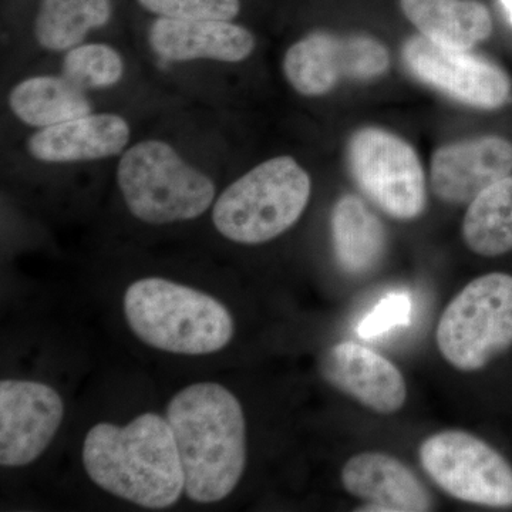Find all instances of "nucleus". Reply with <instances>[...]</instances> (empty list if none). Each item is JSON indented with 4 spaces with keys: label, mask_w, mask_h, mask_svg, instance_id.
<instances>
[{
    "label": "nucleus",
    "mask_w": 512,
    "mask_h": 512,
    "mask_svg": "<svg viewBox=\"0 0 512 512\" xmlns=\"http://www.w3.org/2000/svg\"><path fill=\"white\" fill-rule=\"evenodd\" d=\"M151 49L170 62L207 59L239 63L255 49V37L231 20L158 18L151 25Z\"/></svg>",
    "instance_id": "nucleus-15"
},
{
    "label": "nucleus",
    "mask_w": 512,
    "mask_h": 512,
    "mask_svg": "<svg viewBox=\"0 0 512 512\" xmlns=\"http://www.w3.org/2000/svg\"><path fill=\"white\" fill-rule=\"evenodd\" d=\"M123 74V57L104 43L73 47L63 60V76L83 90L109 89L123 79Z\"/></svg>",
    "instance_id": "nucleus-22"
},
{
    "label": "nucleus",
    "mask_w": 512,
    "mask_h": 512,
    "mask_svg": "<svg viewBox=\"0 0 512 512\" xmlns=\"http://www.w3.org/2000/svg\"><path fill=\"white\" fill-rule=\"evenodd\" d=\"M463 238L474 254L488 258L512 251V177L491 185L470 202Z\"/></svg>",
    "instance_id": "nucleus-21"
},
{
    "label": "nucleus",
    "mask_w": 512,
    "mask_h": 512,
    "mask_svg": "<svg viewBox=\"0 0 512 512\" xmlns=\"http://www.w3.org/2000/svg\"><path fill=\"white\" fill-rule=\"evenodd\" d=\"M342 484L353 497L365 501L357 511L426 512L433 498L406 464L389 454L360 453L342 470Z\"/></svg>",
    "instance_id": "nucleus-14"
},
{
    "label": "nucleus",
    "mask_w": 512,
    "mask_h": 512,
    "mask_svg": "<svg viewBox=\"0 0 512 512\" xmlns=\"http://www.w3.org/2000/svg\"><path fill=\"white\" fill-rule=\"evenodd\" d=\"M329 384L379 414L399 412L407 400L406 380L386 357L356 342H340L322 360Z\"/></svg>",
    "instance_id": "nucleus-13"
},
{
    "label": "nucleus",
    "mask_w": 512,
    "mask_h": 512,
    "mask_svg": "<svg viewBox=\"0 0 512 512\" xmlns=\"http://www.w3.org/2000/svg\"><path fill=\"white\" fill-rule=\"evenodd\" d=\"M421 36L447 49L470 50L493 32V19L477 0H400Z\"/></svg>",
    "instance_id": "nucleus-17"
},
{
    "label": "nucleus",
    "mask_w": 512,
    "mask_h": 512,
    "mask_svg": "<svg viewBox=\"0 0 512 512\" xmlns=\"http://www.w3.org/2000/svg\"><path fill=\"white\" fill-rule=\"evenodd\" d=\"M336 259L348 274L365 275L382 262L386 231L382 221L355 195H345L332 211Z\"/></svg>",
    "instance_id": "nucleus-18"
},
{
    "label": "nucleus",
    "mask_w": 512,
    "mask_h": 512,
    "mask_svg": "<svg viewBox=\"0 0 512 512\" xmlns=\"http://www.w3.org/2000/svg\"><path fill=\"white\" fill-rule=\"evenodd\" d=\"M503 3L505 12H507L508 18H510L512 23V0H501Z\"/></svg>",
    "instance_id": "nucleus-25"
},
{
    "label": "nucleus",
    "mask_w": 512,
    "mask_h": 512,
    "mask_svg": "<svg viewBox=\"0 0 512 512\" xmlns=\"http://www.w3.org/2000/svg\"><path fill=\"white\" fill-rule=\"evenodd\" d=\"M64 404L47 384L0 383V464L23 467L45 453L62 424Z\"/></svg>",
    "instance_id": "nucleus-11"
},
{
    "label": "nucleus",
    "mask_w": 512,
    "mask_h": 512,
    "mask_svg": "<svg viewBox=\"0 0 512 512\" xmlns=\"http://www.w3.org/2000/svg\"><path fill=\"white\" fill-rule=\"evenodd\" d=\"M512 144L487 136L440 147L431 158V190L448 204H470L491 185L510 177Z\"/></svg>",
    "instance_id": "nucleus-12"
},
{
    "label": "nucleus",
    "mask_w": 512,
    "mask_h": 512,
    "mask_svg": "<svg viewBox=\"0 0 512 512\" xmlns=\"http://www.w3.org/2000/svg\"><path fill=\"white\" fill-rule=\"evenodd\" d=\"M348 158L357 187L387 215L409 221L426 210L423 167L403 138L380 128H363L350 138Z\"/></svg>",
    "instance_id": "nucleus-7"
},
{
    "label": "nucleus",
    "mask_w": 512,
    "mask_h": 512,
    "mask_svg": "<svg viewBox=\"0 0 512 512\" xmlns=\"http://www.w3.org/2000/svg\"><path fill=\"white\" fill-rule=\"evenodd\" d=\"M311 192V177L295 158L275 157L256 165L222 192L212 221L229 241L264 244L298 222Z\"/></svg>",
    "instance_id": "nucleus-4"
},
{
    "label": "nucleus",
    "mask_w": 512,
    "mask_h": 512,
    "mask_svg": "<svg viewBox=\"0 0 512 512\" xmlns=\"http://www.w3.org/2000/svg\"><path fill=\"white\" fill-rule=\"evenodd\" d=\"M412 308L409 293L390 292L362 319L357 333L362 339L372 340L399 326L409 325Z\"/></svg>",
    "instance_id": "nucleus-24"
},
{
    "label": "nucleus",
    "mask_w": 512,
    "mask_h": 512,
    "mask_svg": "<svg viewBox=\"0 0 512 512\" xmlns=\"http://www.w3.org/2000/svg\"><path fill=\"white\" fill-rule=\"evenodd\" d=\"M9 107L20 121L37 128L56 126L93 111L84 90L64 76L23 80L10 92Z\"/></svg>",
    "instance_id": "nucleus-19"
},
{
    "label": "nucleus",
    "mask_w": 512,
    "mask_h": 512,
    "mask_svg": "<svg viewBox=\"0 0 512 512\" xmlns=\"http://www.w3.org/2000/svg\"><path fill=\"white\" fill-rule=\"evenodd\" d=\"M83 466L107 493L151 510L180 500L185 477L167 419L144 413L127 426L99 423L87 433Z\"/></svg>",
    "instance_id": "nucleus-2"
},
{
    "label": "nucleus",
    "mask_w": 512,
    "mask_h": 512,
    "mask_svg": "<svg viewBox=\"0 0 512 512\" xmlns=\"http://www.w3.org/2000/svg\"><path fill=\"white\" fill-rule=\"evenodd\" d=\"M437 346L461 372H477L512 346V276L474 279L441 315Z\"/></svg>",
    "instance_id": "nucleus-6"
},
{
    "label": "nucleus",
    "mask_w": 512,
    "mask_h": 512,
    "mask_svg": "<svg viewBox=\"0 0 512 512\" xmlns=\"http://www.w3.org/2000/svg\"><path fill=\"white\" fill-rule=\"evenodd\" d=\"M390 67L386 46L363 35L312 33L289 47L284 59L288 82L302 96L329 93L340 80H372Z\"/></svg>",
    "instance_id": "nucleus-9"
},
{
    "label": "nucleus",
    "mask_w": 512,
    "mask_h": 512,
    "mask_svg": "<svg viewBox=\"0 0 512 512\" xmlns=\"http://www.w3.org/2000/svg\"><path fill=\"white\" fill-rule=\"evenodd\" d=\"M123 305L137 338L164 352L210 355L224 349L234 336V320L220 301L167 279L134 282Z\"/></svg>",
    "instance_id": "nucleus-3"
},
{
    "label": "nucleus",
    "mask_w": 512,
    "mask_h": 512,
    "mask_svg": "<svg viewBox=\"0 0 512 512\" xmlns=\"http://www.w3.org/2000/svg\"><path fill=\"white\" fill-rule=\"evenodd\" d=\"M403 59L421 82L468 106L494 110L510 101V77L466 50L447 49L420 36L404 45Z\"/></svg>",
    "instance_id": "nucleus-10"
},
{
    "label": "nucleus",
    "mask_w": 512,
    "mask_h": 512,
    "mask_svg": "<svg viewBox=\"0 0 512 512\" xmlns=\"http://www.w3.org/2000/svg\"><path fill=\"white\" fill-rule=\"evenodd\" d=\"M420 463L444 493L464 503L512 507V466L467 431L446 430L421 443Z\"/></svg>",
    "instance_id": "nucleus-8"
},
{
    "label": "nucleus",
    "mask_w": 512,
    "mask_h": 512,
    "mask_svg": "<svg viewBox=\"0 0 512 512\" xmlns=\"http://www.w3.org/2000/svg\"><path fill=\"white\" fill-rule=\"evenodd\" d=\"M117 183L128 211L153 225L195 220L215 198L211 178L160 140L128 148L117 167Z\"/></svg>",
    "instance_id": "nucleus-5"
},
{
    "label": "nucleus",
    "mask_w": 512,
    "mask_h": 512,
    "mask_svg": "<svg viewBox=\"0 0 512 512\" xmlns=\"http://www.w3.org/2000/svg\"><path fill=\"white\" fill-rule=\"evenodd\" d=\"M160 18L183 20H232L241 10L239 0H138Z\"/></svg>",
    "instance_id": "nucleus-23"
},
{
    "label": "nucleus",
    "mask_w": 512,
    "mask_h": 512,
    "mask_svg": "<svg viewBox=\"0 0 512 512\" xmlns=\"http://www.w3.org/2000/svg\"><path fill=\"white\" fill-rule=\"evenodd\" d=\"M111 18L110 0H40L35 35L50 52H66Z\"/></svg>",
    "instance_id": "nucleus-20"
},
{
    "label": "nucleus",
    "mask_w": 512,
    "mask_h": 512,
    "mask_svg": "<svg viewBox=\"0 0 512 512\" xmlns=\"http://www.w3.org/2000/svg\"><path fill=\"white\" fill-rule=\"evenodd\" d=\"M130 141V126L119 114H86L40 128L28 138L30 156L43 163H80L117 156Z\"/></svg>",
    "instance_id": "nucleus-16"
},
{
    "label": "nucleus",
    "mask_w": 512,
    "mask_h": 512,
    "mask_svg": "<svg viewBox=\"0 0 512 512\" xmlns=\"http://www.w3.org/2000/svg\"><path fill=\"white\" fill-rule=\"evenodd\" d=\"M167 419L183 466L184 493L212 504L237 488L247 464V424L241 403L218 383H195L175 394Z\"/></svg>",
    "instance_id": "nucleus-1"
}]
</instances>
